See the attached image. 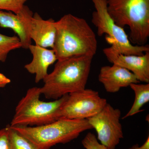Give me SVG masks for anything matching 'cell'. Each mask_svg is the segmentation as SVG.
<instances>
[{
	"label": "cell",
	"instance_id": "13",
	"mask_svg": "<svg viewBox=\"0 0 149 149\" xmlns=\"http://www.w3.org/2000/svg\"><path fill=\"white\" fill-rule=\"evenodd\" d=\"M55 22L52 18L43 19L37 13L33 14L29 32L30 38L35 41V45L53 49L56 34Z\"/></svg>",
	"mask_w": 149,
	"mask_h": 149
},
{
	"label": "cell",
	"instance_id": "15",
	"mask_svg": "<svg viewBox=\"0 0 149 149\" xmlns=\"http://www.w3.org/2000/svg\"><path fill=\"white\" fill-rule=\"evenodd\" d=\"M22 47L18 37L8 36L0 33V62H5L10 51Z\"/></svg>",
	"mask_w": 149,
	"mask_h": 149
},
{
	"label": "cell",
	"instance_id": "8",
	"mask_svg": "<svg viewBox=\"0 0 149 149\" xmlns=\"http://www.w3.org/2000/svg\"><path fill=\"white\" fill-rule=\"evenodd\" d=\"M121 114L120 109L114 108L107 103L97 114L87 119L97 132V139L107 149H115L123 138L120 122Z\"/></svg>",
	"mask_w": 149,
	"mask_h": 149
},
{
	"label": "cell",
	"instance_id": "4",
	"mask_svg": "<svg viewBox=\"0 0 149 149\" xmlns=\"http://www.w3.org/2000/svg\"><path fill=\"white\" fill-rule=\"evenodd\" d=\"M10 126L39 149H50L56 144L69 143L77 139L82 132L93 129L86 119H60L37 126Z\"/></svg>",
	"mask_w": 149,
	"mask_h": 149
},
{
	"label": "cell",
	"instance_id": "2",
	"mask_svg": "<svg viewBox=\"0 0 149 149\" xmlns=\"http://www.w3.org/2000/svg\"><path fill=\"white\" fill-rule=\"evenodd\" d=\"M93 57L75 56L57 60L52 72L43 80L41 95L46 98L57 100L63 96L85 89Z\"/></svg>",
	"mask_w": 149,
	"mask_h": 149
},
{
	"label": "cell",
	"instance_id": "16",
	"mask_svg": "<svg viewBox=\"0 0 149 149\" xmlns=\"http://www.w3.org/2000/svg\"><path fill=\"white\" fill-rule=\"evenodd\" d=\"M9 136L12 149H39L29 139L9 125Z\"/></svg>",
	"mask_w": 149,
	"mask_h": 149
},
{
	"label": "cell",
	"instance_id": "18",
	"mask_svg": "<svg viewBox=\"0 0 149 149\" xmlns=\"http://www.w3.org/2000/svg\"><path fill=\"white\" fill-rule=\"evenodd\" d=\"M82 144L85 149H107L99 143L96 136L91 132L88 133L82 140Z\"/></svg>",
	"mask_w": 149,
	"mask_h": 149
},
{
	"label": "cell",
	"instance_id": "14",
	"mask_svg": "<svg viewBox=\"0 0 149 149\" xmlns=\"http://www.w3.org/2000/svg\"><path fill=\"white\" fill-rule=\"evenodd\" d=\"M130 88L135 94V100L131 108L122 119L133 116L141 111V108L149 101V83L130 84Z\"/></svg>",
	"mask_w": 149,
	"mask_h": 149
},
{
	"label": "cell",
	"instance_id": "21",
	"mask_svg": "<svg viewBox=\"0 0 149 149\" xmlns=\"http://www.w3.org/2000/svg\"><path fill=\"white\" fill-rule=\"evenodd\" d=\"M11 80L9 78L6 77L3 74L0 73V82L6 83L7 85L10 83Z\"/></svg>",
	"mask_w": 149,
	"mask_h": 149
},
{
	"label": "cell",
	"instance_id": "7",
	"mask_svg": "<svg viewBox=\"0 0 149 149\" xmlns=\"http://www.w3.org/2000/svg\"><path fill=\"white\" fill-rule=\"evenodd\" d=\"M107 102L99 93L85 89L69 94L59 112L58 118L88 119L100 112Z\"/></svg>",
	"mask_w": 149,
	"mask_h": 149
},
{
	"label": "cell",
	"instance_id": "6",
	"mask_svg": "<svg viewBox=\"0 0 149 149\" xmlns=\"http://www.w3.org/2000/svg\"><path fill=\"white\" fill-rule=\"evenodd\" d=\"M95 10L92 14V22L100 37L104 34L107 42L119 53L125 55L142 56L149 52L148 45H133L123 28L116 24L107 10L105 0H92Z\"/></svg>",
	"mask_w": 149,
	"mask_h": 149
},
{
	"label": "cell",
	"instance_id": "5",
	"mask_svg": "<svg viewBox=\"0 0 149 149\" xmlns=\"http://www.w3.org/2000/svg\"><path fill=\"white\" fill-rule=\"evenodd\" d=\"M41 95L40 88L28 89L16 107L10 126H40L58 120L59 112L68 95L51 102L41 101Z\"/></svg>",
	"mask_w": 149,
	"mask_h": 149
},
{
	"label": "cell",
	"instance_id": "19",
	"mask_svg": "<svg viewBox=\"0 0 149 149\" xmlns=\"http://www.w3.org/2000/svg\"><path fill=\"white\" fill-rule=\"evenodd\" d=\"M9 129V125L0 129V149H12Z\"/></svg>",
	"mask_w": 149,
	"mask_h": 149
},
{
	"label": "cell",
	"instance_id": "10",
	"mask_svg": "<svg viewBox=\"0 0 149 149\" xmlns=\"http://www.w3.org/2000/svg\"><path fill=\"white\" fill-rule=\"evenodd\" d=\"M33 14L32 11L25 5L17 14L0 10V27L12 29L18 36L22 47L26 49L32 45L29 31Z\"/></svg>",
	"mask_w": 149,
	"mask_h": 149
},
{
	"label": "cell",
	"instance_id": "12",
	"mask_svg": "<svg viewBox=\"0 0 149 149\" xmlns=\"http://www.w3.org/2000/svg\"><path fill=\"white\" fill-rule=\"evenodd\" d=\"M29 49L33 56L32 61L25 65L24 68L29 73L35 74V82L39 83L48 75L49 66L57 59L53 49H48L37 45H30Z\"/></svg>",
	"mask_w": 149,
	"mask_h": 149
},
{
	"label": "cell",
	"instance_id": "17",
	"mask_svg": "<svg viewBox=\"0 0 149 149\" xmlns=\"http://www.w3.org/2000/svg\"><path fill=\"white\" fill-rule=\"evenodd\" d=\"M28 0H0V10L18 13Z\"/></svg>",
	"mask_w": 149,
	"mask_h": 149
},
{
	"label": "cell",
	"instance_id": "11",
	"mask_svg": "<svg viewBox=\"0 0 149 149\" xmlns=\"http://www.w3.org/2000/svg\"><path fill=\"white\" fill-rule=\"evenodd\" d=\"M98 80L103 85L106 91L111 93H117L121 88L140 82L132 72L115 64L112 66L102 67L99 74Z\"/></svg>",
	"mask_w": 149,
	"mask_h": 149
},
{
	"label": "cell",
	"instance_id": "3",
	"mask_svg": "<svg viewBox=\"0 0 149 149\" xmlns=\"http://www.w3.org/2000/svg\"><path fill=\"white\" fill-rule=\"evenodd\" d=\"M108 12L120 27L130 29L129 40L145 45L149 37V0H105Z\"/></svg>",
	"mask_w": 149,
	"mask_h": 149
},
{
	"label": "cell",
	"instance_id": "22",
	"mask_svg": "<svg viewBox=\"0 0 149 149\" xmlns=\"http://www.w3.org/2000/svg\"><path fill=\"white\" fill-rule=\"evenodd\" d=\"M7 84L5 83H1L0 82V88H4L5 87Z\"/></svg>",
	"mask_w": 149,
	"mask_h": 149
},
{
	"label": "cell",
	"instance_id": "9",
	"mask_svg": "<svg viewBox=\"0 0 149 149\" xmlns=\"http://www.w3.org/2000/svg\"><path fill=\"white\" fill-rule=\"evenodd\" d=\"M107 59L113 64L128 70L139 82L149 83V52L143 55H125L119 53L111 46L103 50Z\"/></svg>",
	"mask_w": 149,
	"mask_h": 149
},
{
	"label": "cell",
	"instance_id": "20",
	"mask_svg": "<svg viewBox=\"0 0 149 149\" xmlns=\"http://www.w3.org/2000/svg\"><path fill=\"white\" fill-rule=\"evenodd\" d=\"M127 149H149V136H148L145 143L141 146L137 144Z\"/></svg>",
	"mask_w": 149,
	"mask_h": 149
},
{
	"label": "cell",
	"instance_id": "1",
	"mask_svg": "<svg viewBox=\"0 0 149 149\" xmlns=\"http://www.w3.org/2000/svg\"><path fill=\"white\" fill-rule=\"evenodd\" d=\"M54 24L56 34L53 49L57 60L75 56L95 55L97 41L85 19L68 14L55 22Z\"/></svg>",
	"mask_w": 149,
	"mask_h": 149
}]
</instances>
